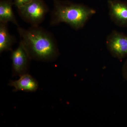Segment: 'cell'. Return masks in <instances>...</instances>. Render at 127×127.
<instances>
[{"instance_id":"1","label":"cell","mask_w":127,"mask_h":127,"mask_svg":"<svg viewBox=\"0 0 127 127\" xmlns=\"http://www.w3.org/2000/svg\"><path fill=\"white\" fill-rule=\"evenodd\" d=\"M20 41L32 60L50 62L55 61L59 55L58 45L51 32L39 26L25 29L18 26Z\"/></svg>"},{"instance_id":"2","label":"cell","mask_w":127,"mask_h":127,"mask_svg":"<svg viewBox=\"0 0 127 127\" xmlns=\"http://www.w3.org/2000/svg\"><path fill=\"white\" fill-rule=\"evenodd\" d=\"M50 24L54 26L65 23L75 29L84 27L89 19L96 13L94 9L82 4L53 0Z\"/></svg>"},{"instance_id":"3","label":"cell","mask_w":127,"mask_h":127,"mask_svg":"<svg viewBox=\"0 0 127 127\" xmlns=\"http://www.w3.org/2000/svg\"><path fill=\"white\" fill-rule=\"evenodd\" d=\"M17 10L23 20L32 26H39L49 11L48 7L42 0H32Z\"/></svg>"},{"instance_id":"4","label":"cell","mask_w":127,"mask_h":127,"mask_svg":"<svg viewBox=\"0 0 127 127\" xmlns=\"http://www.w3.org/2000/svg\"><path fill=\"white\" fill-rule=\"evenodd\" d=\"M11 59L12 63L13 76L20 77L28 73L32 59L20 41L18 47L12 51Z\"/></svg>"},{"instance_id":"5","label":"cell","mask_w":127,"mask_h":127,"mask_svg":"<svg viewBox=\"0 0 127 127\" xmlns=\"http://www.w3.org/2000/svg\"><path fill=\"white\" fill-rule=\"evenodd\" d=\"M106 45L111 55L122 59L127 56V35L117 31H113L107 37Z\"/></svg>"},{"instance_id":"6","label":"cell","mask_w":127,"mask_h":127,"mask_svg":"<svg viewBox=\"0 0 127 127\" xmlns=\"http://www.w3.org/2000/svg\"><path fill=\"white\" fill-rule=\"evenodd\" d=\"M109 16L118 26L127 27V2L120 0H108Z\"/></svg>"},{"instance_id":"7","label":"cell","mask_w":127,"mask_h":127,"mask_svg":"<svg viewBox=\"0 0 127 127\" xmlns=\"http://www.w3.org/2000/svg\"><path fill=\"white\" fill-rule=\"evenodd\" d=\"M9 85L14 88V92L21 91L32 92L36 91L39 87L36 79L28 73L22 75L18 80L10 81Z\"/></svg>"},{"instance_id":"8","label":"cell","mask_w":127,"mask_h":127,"mask_svg":"<svg viewBox=\"0 0 127 127\" xmlns=\"http://www.w3.org/2000/svg\"><path fill=\"white\" fill-rule=\"evenodd\" d=\"M7 23H0V53L12 51V47L16 42L15 37L10 34Z\"/></svg>"},{"instance_id":"9","label":"cell","mask_w":127,"mask_h":127,"mask_svg":"<svg viewBox=\"0 0 127 127\" xmlns=\"http://www.w3.org/2000/svg\"><path fill=\"white\" fill-rule=\"evenodd\" d=\"M12 0H1L0 1V23L11 22L18 26V23L12 9Z\"/></svg>"},{"instance_id":"10","label":"cell","mask_w":127,"mask_h":127,"mask_svg":"<svg viewBox=\"0 0 127 127\" xmlns=\"http://www.w3.org/2000/svg\"><path fill=\"white\" fill-rule=\"evenodd\" d=\"M32 0H14V3L15 7L18 8L31 1Z\"/></svg>"},{"instance_id":"11","label":"cell","mask_w":127,"mask_h":127,"mask_svg":"<svg viewBox=\"0 0 127 127\" xmlns=\"http://www.w3.org/2000/svg\"><path fill=\"white\" fill-rule=\"evenodd\" d=\"M122 73L124 79L127 81V60L125 62L123 66Z\"/></svg>"}]
</instances>
